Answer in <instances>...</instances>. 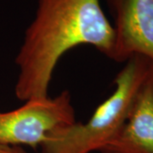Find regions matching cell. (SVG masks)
<instances>
[{
	"label": "cell",
	"mask_w": 153,
	"mask_h": 153,
	"mask_svg": "<svg viewBox=\"0 0 153 153\" xmlns=\"http://www.w3.org/2000/svg\"><path fill=\"white\" fill-rule=\"evenodd\" d=\"M115 34L100 0H38L16 58L15 94L27 101L49 96L60 59L79 45H91L112 58Z\"/></svg>",
	"instance_id": "cell-1"
},
{
	"label": "cell",
	"mask_w": 153,
	"mask_h": 153,
	"mask_svg": "<svg viewBox=\"0 0 153 153\" xmlns=\"http://www.w3.org/2000/svg\"><path fill=\"white\" fill-rule=\"evenodd\" d=\"M153 72V61L133 55L115 77L114 91L85 123L75 122L50 132L40 146L41 153L100 152L124 123L137 94Z\"/></svg>",
	"instance_id": "cell-2"
},
{
	"label": "cell",
	"mask_w": 153,
	"mask_h": 153,
	"mask_svg": "<svg viewBox=\"0 0 153 153\" xmlns=\"http://www.w3.org/2000/svg\"><path fill=\"white\" fill-rule=\"evenodd\" d=\"M12 111H0V144L40 147L50 132L76 121L68 90L55 97L33 99Z\"/></svg>",
	"instance_id": "cell-3"
},
{
	"label": "cell",
	"mask_w": 153,
	"mask_h": 153,
	"mask_svg": "<svg viewBox=\"0 0 153 153\" xmlns=\"http://www.w3.org/2000/svg\"><path fill=\"white\" fill-rule=\"evenodd\" d=\"M113 19L111 60L125 62L133 55L153 61V0H105Z\"/></svg>",
	"instance_id": "cell-4"
},
{
	"label": "cell",
	"mask_w": 153,
	"mask_h": 153,
	"mask_svg": "<svg viewBox=\"0 0 153 153\" xmlns=\"http://www.w3.org/2000/svg\"><path fill=\"white\" fill-rule=\"evenodd\" d=\"M100 153H153V72L142 85L124 123Z\"/></svg>",
	"instance_id": "cell-5"
},
{
	"label": "cell",
	"mask_w": 153,
	"mask_h": 153,
	"mask_svg": "<svg viewBox=\"0 0 153 153\" xmlns=\"http://www.w3.org/2000/svg\"><path fill=\"white\" fill-rule=\"evenodd\" d=\"M0 153H27L22 147L10 146L0 144Z\"/></svg>",
	"instance_id": "cell-6"
}]
</instances>
